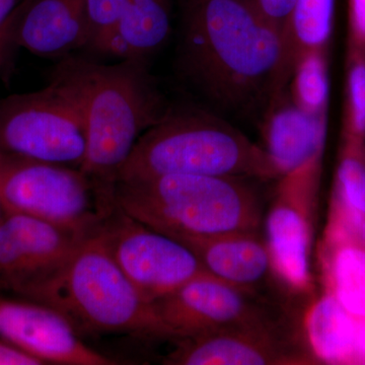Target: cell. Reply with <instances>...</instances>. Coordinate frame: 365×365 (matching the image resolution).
<instances>
[{
	"label": "cell",
	"instance_id": "ac0fdd59",
	"mask_svg": "<svg viewBox=\"0 0 365 365\" xmlns=\"http://www.w3.org/2000/svg\"><path fill=\"white\" fill-rule=\"evenodd\" d=\"M170 31V0H145L129 4L114 32L123 41L130 59L148 60L167 42Z\"/></svg>",
	"mask_w": 365,
	"mask_h": 365
},
{
	"label": "cell",
	"instance_id": "8fae6325",
	"mask_svg": "<svg viewBox=\"0 0 365 365\" xmlns=\"http://www.w3.org/2000/svg\"><path fill=\"white\" fill-rule=\"evenodd\" d=\"M0 339L43 364H120L83 343L66 317L33 300L0 294Z\"/></svg>",
	"mask_w": 365,
	"mask_h": 365
},
{
	"label": "cell",
	"instance_id": "3957f363",
	"mask_svg": "<svg viewBox=\"0 0 365 365\" xmlns=\"http://www.w3.org/2000/svg\"><path fill=\"white\" fill-rule=\"evenodd\" d=\"M250 179L175 174L117 181L118 207L179 242L257 234L260 199Z\"/></svg>",
	"mask_w": 365,
	"mask_h": 365
},
{
	"label": "cell",
	"instance_id": "f546056e",
	"mask_svg": "<svg viewBox=\"0 0 365 365\" xmlns=\"http://www.w3.org/2000/svg\"><path fill=\"white\" fill-rule=\"evenodd\" d=\"M26 0H0V26Z\"/></svg>",
	"mask_w": 365,
	"mask_h": 365
},
{
	"label": "cell",
	"instance_id": "ffe728a7",
	"mask_svg": "<svg viewBox=\"0 0 365 365\" xmlns=\"http://www.w3.org/2000/svg\"><path fill=\"white\" fill-rule=\"evenodd\" d=\"M333 13L334 0H297L290 20V39L294 37L304 52L319 50L330 37Z\"/></svg>",
	"mask_w": 365,
	"mask_h": 365
},
{
	"label": "cell",
	"instance_id": "5b68a950",
	"mask_svg": "<svg viewBox=\"0 0 365 365\" xmlns=\"http://www.w3.org/2000/svg\"><path fill=\"white\" fill-rule=\"evenodd\" d=\"M21 297L52 307L78 333L168 338L153 304L119 267L101 230L81 242L58 272Z\"/></svg>",
	"mask_w": 365,
	"mask_h": 365
},
{
	"label": "cell",
	"instance_id": "d6986e66",
	"mask_svg": "<svg viewBox=\"0 0 365 365\" xmlns=\"http://www.w3.org/2000/svg\"><path fill=\"white\" fill-rule=\"evenodd\" d=\"M333 246L329 263L330 294L353 317L365 318V247L354 240Z\"/></svg>",
	"mask_w": 365,
	"mask_h": 365
},
{
	"label": "cell",
	"instance_id": "2e32d148",
	"mask_svg": "<svg viewBox=\"0 0 365 365\" xmlns=\"http://www.w3.org/2000/svg\"><path fill=\"white\" fill-rule=\"evenodd\" d=\"M217 279L251 294L272 267L267 246L257 234H232L181 242Z\"/></svg>",
	"mask_w": 365,
	"mask_h": 365
},
{
	"label": "cell",
	"instance_id": "e0dca14e",
	"mask_svg": "<svg viewBox=\"0 0 365 365\" xmlns=\"http://www.w3.org/2000/svg\"><path fill=\"white\" fill-rule=\"evenodd\" d=\"M306 331L309 347L321 361H356V318L348 313L332 294L324 295L309 307Z\"/></svg>",
	"mask_w": 365,
	"mask_h": 365
},
{
	"label": "cell",
	"instance_id": "484cf974",
	"mask_svg": "<svg viewBox=\"0 0 365 365\" xmlns=\"http://www.w3.org/2000/svg\"><path fill=\"white\" fill-rule=\"evenodd\" d=\"M21 6L1 26H0V71L6 67L18 48L16 42V28Z\"/></svg>",
	"mask_w": 365,
	"mask_h": 365
},
{
	"label": "cell",
	"instance_id": "603a6c76",
	"mask_svg": "<svg viewBox=\"0 0 365 365\" xmlns=\"http://www.w3.org/2000/svg\"><path fill=\"white\" fill-rule=\"evenodd\" d=\"M130 0H85L90 30L88 49L93 50L108 35L116 30Z\"/></svg>",
	"mask_w": 365,
	"mask_h": 365
},
{
	"label": "cell",
	"instance_id": "4dcf8cb0",
	"mask_svg": "<svg viewBox=\"0 0 365 365\" xmlns=\"http://www.w3.org/2000/svg\"><path fill=\"white\" fill-rule=\"evenodd\" d=\"M359 235L360 240H361L362 245L365 247V220L361 223V225H360Z\"/></svg>",
	"mask_w": 365,
	"mask_h": 365
},
{
	"label": "cell",
	"instance_id": "5bb4252c",
	"mask_svg": "<svg viewBox=\"0 0 365 365\" xmlns=\"http://www.w3.org/2000/svg\"><path fill=\"white\" fill-rule=\"evenodd\" d=\"M325 136L323 114L297 104L285 105L269 118L265 151L277 175L289 176L316 165Z\"/></svg>",
	"mask_w": 365,
	"mask_h": 365
},
{
	"label": "cell",
	"instance_id": "d4e9b609",
	"mask_svg": "<svg viewBox=\"0 0 365 365\" xmlns=\"http://www.w3.org/2000/svg\"><path fill=\"white\" fill-rule=\"evenodd\" d=\"M261 18L277 28L290 40L289 26L297 0H242ZM292 42V41H290Z\"/></svg>",
	"mask_w": 365,
	"mask_h": 365
},
{
	"label": "cell",
	"instance_id": "4fadbf2b",
	"mask_svg": "<svg viewBox=\"0 0 365 365\" xmlns=\"http://www.w3.org/2000/svg\"><path fill=\"white\" fill-rule=\"evenodd\" d=\"M16 42L44 58H64L88 47L85 0H26L19 14Z\"/></svg>",
	"mask_w": 365,
	"mask_h": 365
},
{
	"label": "cell",
	"instance_id": "9c48e42d",
	"mask_svg": "<svg viewBox=\"0 0 365 365\" xmlns=\"http://www.w3.org/2000/svg\"><path fill=\"white\" fill-rule=\"evenodd\" d=\"M153 306L168 338L177 341L241 327L273 326L250 292L211 274L194 278Z\"/></svg>",
	"mask_w": 365,
	"mask_h": 365
},
{
	"label": "cell",
	"instance_id": "277c9868",
	"mask_svg": "<svg viewBox=\"0 0 365 365\" xmlns=\"http://www.w3.org/2000/svg\"><path fill=\"white\" fill-rule=\"evenodd\" d=\"M272 178L265 150L220 115L197 108H169L138 140L117 181L165 175Z\"/></svg>",
	"mask_w": 365,
	"mask_h": 365
},
{
	"label": "cell",
	"instance_id": "44dd1931",
	"mask_svg": "<svg viewBox=\"0 0 365 365\" xmlns=\"http://www.w3.org/2000/svg\"><path fill=\"white\" fill-rule=\"evenodd\" d=\"M297 105L314 114H323L329 96L325 60L319 50L302 53L295 72Z\"/></svg>",
	"mask_w": 365,
	"mask_h": 365
},
{
	"label": "cell",
	"instance_id": "4316f807",
	"mask_svg": "<svg viewBox=\"0 0 365 365\" xmlns=\"http://www.w3.org/2000/svg\"><path fill=\"white\" fill-rule=\"evenodd\" d=\"M0 365H43L40 360L0 339Z\"/></svg>",
	"mask_w": 365,
	"mask_h": 365
},
{
	"label": "cell",
	"instance_id": "1f68e13d",
	"mask_svg": "<svg viewBox=\"0 0 365 365\" xmlns=\"http://www.w3.org/2000/svg\"><path fill=\"white\" fill-rule=\"evenodd\" d=\"M4 206H2L1 198H0V220H1L2 216H4Z\"/></svg>",
	"mask_w": 365,
	"mask_h": 365
},
{
	"label": "cell",
	"instance_id": "ba28073f",
	"mask_svg": "<svg viewBox=\"0 0 365 365\" xmlns=\"http://www.w3.org/2000/svg\"><path fill=\"white\" fill-rule=\"evenodd\" d=\"M101 234L119 267L150 304L209 274L186 245L139 222L118 206Z\"/></svg>",
	"mask_w": 365,
	"mask_h": 365
},
{
	"label": "cell",
	"instance_id": "7c38bea8",
	"mask_svg": "<svg viewBox=\"0 0 365 365\" xmlns=\"http://www.w3.org/2000/svg\"><path fill=\"white\" fill-rule=\"evenodd\" d=\"M304 360L288 351L273 326L241 327L178 340L169 365H264Z\"/></svg>",
	"mask_w": 365,
	"mask_h": 365
},
{
	"label": "cell",
	"instance_id": "cb8c5ba5",
	"mask_svg": "<svg viewBox=\"0 0 365 365\" xmlns=\"http://www.w3.org/2000/svg\"><path fill=\"white\" fill-rule=\"evenodd\" d=\"M351 128L356 135L365 133V62L359 60L351 66L348 78Z\"/></svg>",
	"mask_w": 365,
	"mask_h": 365
},
{
	"label": "cell",
	"instance_id": "8992f818",
	"mask_svg": "<svg viewBox=\"0 0 365 365\" xmlns=\"http://www.w3.org/2000/svg\"><path fill=\"white\" fill-rule=\"evenodd\" d=\"M113 193L79 168L0 153V198L4 212L32 216L91 235L116 210Z\"/></svg>",
	"mask_w": 365,
	"mask_h": 365
},
{
	"label": "cell",
	"instance_id": "83f0119b",
	"mask_svg": "<svg viewBox=\"0 0 365 365\" xmlns=\"http://www.w3.org/2000/svg\"><path fill=\"white\" fill-rule=\"evenodd\" d=\"M352 24L355 36L365 43V0H351Z\"/></svg>",
	"mask_w": 365,
	"mask_h": 365
},
{
	"label": "cell",
	"instance_id": "52a82bcc",
	"mask_svg": "<svg viewBox=\"0 0 365 365\" xmlns=\"http://www.w3.org/2000/svg\"><path fill=\"white\" fill-rule=\"evenodd\" d=\"M86 134L78 105L50 81L40 91L0 101V153L81 168Z\"/></svg>",
	"mask_w": 365,
	"mask_h": 365
},
{
	"label": "cell",
	"instance_id": "7402d4cb",
	"mask_svg": "<svg viewBox=\"0 0 365 365\" xmlns=\"http://www.w3.org/2000/svg\"><path fill=\"white\" fill-rule=\"evenodd\" d=\"M338 205L365 220V165L354 155L343 158L338 170Z\"/></svg>",
	"mask_w": 365,
	"mask_h": 365
},
{
	"label": "cell",
	"instance_id": "9a60e30c",
	"mask_svg": "<svg viewBox=\"0 0 365 365\" xmlns=\"http://www.w3.org/2000/svg\"><path fill=\"white\" fill-rule=\"evenodd\" d=\"M294 196L285 192L269 212L267 249L272 268L281 279L294 289L306 292L311 287V230L307 211Z\"/></svg>",
	"mask_w": 365,
	"mask_h": 365
},
{
	"label": "cell",
	"instance_id": "f1b7e54d",
	"mask_svg": "<svg viewBox=\"0 0 365 365\" xmlns=\"http://www.w3.org/2000/svg\"><path fill=\"white\" fill-rule=\"evenodd\" d=\"M355 357L356 361H365V318L356 319Z\"/></svg>",
	"mask_w": 365,
	"mask_h": 365
},
{
	"label": "cell",
	"instance_id": "d6a6232c",
	"mask_svg": "<svg viewBox=\"0 0 365 365\" xmlns=\"http://www.w3.org/2000/svg\"><path fill=\"white\" fill-rule=\"evenodd\" d=\"M145 1V0H130V2Z\"/></svg>",
	"mask_w": 365,
	"mask_h": 365
},
{
	"label": "cell",
	"instance_id": "7a4b0ae2",
	"mask_svg": "<svg viewBox=\"0 0 365 365\" xmlns=\"http://www.w3.org/2000/svg\"><path fill=\"white\" fill-rule=\"evenodd\" d=\"M51 76L50 81L61 86L83 114L86 151L79 169L114 191L120 170L139 137L170 108L146 59L105 66L69 55Z\"/></svg>",
	"mask_w": 365,
	"mask_h": 365
},
{
	"label": "cell",
	"instance_id": "6da1fadb",
	"mask_svg": "<svg viewBox=\"0 0 365 365\" xmlns=\"http://www.w3.org/2000/svg\"><path fill=\"white\" fill-rule=\"evenodd\" d=\"M290 45L242 0H182L180 71L215 114L261 112L281 83Z\"/></svg>",
	"mask_w": 365,
	"mask_h": 365
},
{
	"label": "cell",
	"instance_id": "30bf717a",
	"mask_svg": "<svg viewBox=\"0 0 365 365\" xmlns=\"http://www.w3.org/2000/svg\"><path fill=\"white\" fill-rule=\"evenodd\" d=\"M88 237L32 216L4 212L0 220V292L23 297L58 272Z\"/></svg>",
	"mask_w": 365,
	"mask_h": 365
}]
</instances>
